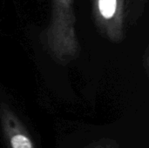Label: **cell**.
I'll return each instance as SVG.
<instances>
[{"mask_svg":"<svg viewBox=\"0 0 149 148\" xmlns=\"http://www.w3.org/2000/svg\"><path fill=\"white\" fill-rule=\"evenodd\" d=\"M0 125L7 148H36L24 125L5 103L0 105Z\"/></svg>","mask_w":149,"mask_h":148,"instance_id":"1","label":"cell"},{"mask_svg":"<svg viewBox=\"0 0 149 148\" xmlns=\"http://www.w3.org/2000/svg\"><path fill=\"white\" fill-rule=\"evenodd\" d=\"M86 148H121L116 141L113 140H101L97 142L92 143Z\"/></svg>","mask_w":149,"mask_h":148,"instance_id":"3","label":"cell"},{"mask_svg":"<svg viewBox=\"0 0 149 148\" xmlns=\"http://www.w3.org/2000/svg\"><path fill=\"white\" fill-rule=\"evenodd\" d=\"M100 10L101 14L109 18L113 17L116 9V0H100L99 2Z\"/></svg>","mask_w":149,"mask_h":148,"instance_id":"2","label":"cell"}]
</instances>
